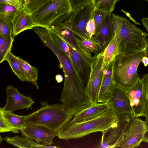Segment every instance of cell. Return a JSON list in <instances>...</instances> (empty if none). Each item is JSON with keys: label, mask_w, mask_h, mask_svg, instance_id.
<instances>
[{"label": "cell", "mask_w": 148, "mask_h": 148, "mask_svg": "<svg viewBox=\"0 0 148 148\" xmlns=\"http://www.w3.org/2000/svg\"><path fill=\"white\" fill-rule=\"evenodd\" d=\"M3 139V138L1 136H0V143H1Z\"/></svg>", "instance_id": "obj_44"}, {"label": "cell", "mask_w": 148, "mask_h": 148, "mask_svg": "<svg viewBox=\"0 0 148 148\" xmlns=\"http://www.w3.org/2000/svg\"><path fill=\"white\" fill-rule=\"evenodd\" d=\"M4 2L15 7L18 10L23 8L22 0H2Z\"/></svg>", "instance_id": "obj_37"}, {"label": "cell", "mask_w": 148, "mask_h": 148, "mask_svg": "<svg viewBox=\"0 0 148 148\" xmlns=\"http://www.w3.org/2000/svg\"><path fill=\"white\" fill-rule=\"evenodd\" d=\"M114 34L112 14H106L99 32L94 36L100 45V52H103Z\"/></svg>", "instance_id": "obj_20"}, {"label": "cell", "mask_w": 148, "mask_h": 148, "mask_svg": "<svg viewBox=\"0 0 148 148\" xmlns=\"http://www.w3.org/2000/svg\"><path fill=\"white\" fill-rule=\"evenodd\" d=\"M20 130L23 137L42 143V145L53 144V138L58 136V132L45 126L38 125L25 126Z\"/></svg>", "instance_id": "obj_13"}, {"label": "cell", "mask_w": 148, "mask_h": 148, "mask_svg": "<svg viewBox=\"0 0 148 148\" xmlns=\"http://www.w3.org/2000/svg\"><path fill=\"white\" fill-rule=\"evenodd\" d=\"M94 7L92 1L83 4L71 12V22L73 30L90 38L86 30L87 24L92 18Z\"/></svg>", "instance_id": "obj_9"}, {"label": "cell", "mask_w": 148, "mask_h": 148, "mask_svg": "<svg viewBox=\"0 0 148 148\" xmlns=\"http://www.w3.org/2000/svg\"><path fill=\"white\" fill-rule=\"evenodd\" d=\"M12 35L5 37L0 36V63L3 62L11 51L14 40Z\"/></svg>", "instance_id": "obj_26"}, {"label": "cell", "mask_w": 148, "mask_h": 148, "mask_svg": "<svg viewBox=\"0 0 148 148\" xmlns=\"http://www.w3.org/2000/svg\"><path fill=\"white\" fill-rule=\"evenodd\" d=\"M44 44L54 53L60 62L59 67L62 68L64 74V82L62 92L74 94L85 90L86 86L83 82L73 64L71 59L49 37L43 42Z\"/></svg>", "instance_id": "obj_4"}, {"label": "cell", "mask_w": 148, "mask_h": 148, "mask_svg": "<svg viewBox=\"0 0 148 148\" xmlns=\"http://www.w3.org/2000/svg\"><path fill=\"white\" fill-rule=\"evenodd\" d=\"M107 13L103 11L94 8L93 12L92 17L95 25V32L94 36L98 34Z\"/></svg>", "instance_id": "obj_33"}, {"label": "cell", "mask_w": 148, "mask_h": 148, "mask_svg": "<svg viewBox=\"0 0 148 148\" xmlns=\"http://www.w3.org/2000/svg\"><path fill=\"white\" fill-rule=\"evenodd\" d=\"M17 11L14 6L0 0V14L12 19Z\"/></svg>", "instance_id": "obj_34"}, {"label": "cell", "mask_w": 148, "mask_h": 148, "mask_svg": "<svg viewBox=\"0 0 148 148\" xmlns=\"http://www.w3.org/2000/svg\"><path fill=\"white\" fill-rule=\"evenodd\" d=\"M146 130V123L139 118H134L125 135L121 147L134 148L139 146Z\"/></svg>", "instance_id": "obj_14"}, {"label": "cell", "mask_w": 148, "mask_h": 148, "mask_svg": "<svg viewBox=\"0 0 148 148\" xmlns=\"http://www.w3.org/2000/svg\"><path fill=\"white\" fill-rule=\"evenodd\" d=\"M49 0H22L23 8L31 14L37 9Z\"/></svg>", "instance_id": "obj_31"}, {"label": "cell", "mask_w": 148, "mask_h": 148, "mask_svg": "<svg viewBox=\"0 0 148 148\" xmlns=\"http://www.w3.org/2000/svg\"><path fill=\"white\" fill-rule=\"evenodd\" d=\"M48 28L50 36L53 40L68 57L71 59L69 48L66 42L56 32L49 27Z\"/></svg>", "instance_id": "obj_30"}, {"label": "cell", "mask_w": 148, "mask_h": 148, "mask_svg": "<svg viewBox=\"0 0 148 148\" xmlns=\"http://www.w3.org/2000/svg\"><path fill=\"white\" fill-rule=\"evenodd\" d=\"M86 30L90 38L94 36L95 32V25L93 17L88 22L86 26Z\"/></svg>", "instance_id": "obj_36"}, {"label": "cell", "mask_w": 148, "mask_h": 148, "mask_svg": "<svg viewBox=\"0 0 148 148\" xmlns=\"http://www.w3.org/2000/svg\"><path fill=\"white\" fill-rule=\"evenodd\" d=\"M1 112L5 119L14 128L20 130L25 126V120L26 116H20L12 112L4 111L0 108Z\"/></svg>", "instance_id": "obj_25"}, {"label": "cell", "mask_w": 148, "mask_h": 148, "mask_svg": "<svg viewBox=\"0 0 148 148\" xmlns=\"http://www.w3.org/2000/svg\"><path fill=\"white\" fill-rule=\"evenodd\" d=\"M74 38L77 45L87 53L94 54L96 56L100 53V45L94 36L91 38L86 37L73 30Z\"/></svg>", "instance_id": "obj_21"}, {"label": "cell", "mask_w": 148, "mask_h": 148, "mask_svg": "<svg viewBox=\"0 0 148 148\" xmlns=\"http://www.w3.org/2000/svg\"><path fill=\"white\" fill-rule=\"evenodd\" d=\"M4 140L8 143L19 148H40L42 145L32 139L18 135L11 137L6 136Z\"/></svg>", "instance_id": "obj_24"}, {"label": "cell", "mask_w": 148, "mask_h": 148, "mask_svg": "<svg viewBox=\"0 0 148 148\" xmlns=\"http://www.w3.org/2000/svg\"><path fill=\"white\" fill-rule=\"evenodd\" d=\"M120 27L121 40L119 46V53L127 55L144 50L148 34L136 27L126 18L114 14Z\"/></svg>", "instance_id": "obj_5"}, {"label": "cell", "mask_w": 148, "mask_h": 148, "mask_svg": "<svg viewBox=\"0 0 148 148\" xmlns=\"http://www.w3.org/2000/svg\"><path fill=\"white\" fill-rule=\"evenodd\" d=\"M146 47L145 49V56H148V38L146 39Z\"/></svg>", "instance_id": "obj_42"}, {"label": "cell", "mask_w": 148, "mask_h": 148, "mask_svg": "<svg viewBox=\"0 0 148 148\" xmlns=\"http://www.w3.org/2000/svg\"><path fill=\"white\" fill-rule=\"evenodd\" d=\"M133 117L131 113L119 115L117 121L102 132L99 147L103 148L120 147Z\"/></svg>", "instance_id": "obj_7"}, {"label": "cell", "mask_w": 148, "mask_h": 148, "mask_svg": "<svg viewBox=\"0 0 148 148\" xmlns=\"http://www.w3.org/2000/svg\"><path fill=\"white\" fill-rule=\"evenodd\" d=\"M145 49L127 55L119 54L114 60V77L116 84L126 90L139 78L137 70L143 57Z\"/></svg>", "instance_id": "obj_3"}, {"label": "cell", "mask_w": 148, "mask_h": 148, "mask_svg": "<svg viewBox=\"0 0 148 148\" xmlns=\"http://www.w3.org/2000/svg\"><path fill=\"white\" fill-rule=\"evenodd\" d=\"M145 122L146 123V130L143 140V142L148 143V120H146Z\"/></svg>", "instance_id": "obj_39"}, {"label": "cell", "mask_w": 148, "mask_h": 148, "mask_svg": "<svg viewBox=\"0 0 148 148\" xmlns=\"http://www.w3.org/2000/svg\"><path fill=\"white\" fill-rule=\"evenodd\" d=\"M12 19L0 14V36L5 37L12 35Z\"/></svg>", "instance_id": "obj_29"}, {"label": "cell", "mask_w": 148, "mask_h": 148, "mask_svg": "<svg viewBox=\"0 0 148 148\" xmlns=\"http://www.w3.org/2000/svg\"><path fill=\"white\" fill-rule=\"evenodd\" d=\"M108 101L111 108L118 115L133 113L126 90L116 84Z\"/></svg>", "instance_id": "obj_15"}, {"label": "cell", "mask_w": 148, "mask_h": 148, "mask_svg": "<svg viewBox=\"0 0 148 148\" xmlns=\"http://www.w3.org/2000/svg\"><path fill=\"white\" fill-rule=\"evenodd\" d=\"M71 12L61 16L49 27L57 33L68 44L79 51L88 54L77 45L74 37L71 22Z\"/></svg>", "instance_id": "obj_11"}, {"label": "cell", "mask_w": 148, "mask_h": 148, "mask_svg": "<svg viewBox=\"0 0 148 148\" xmlns=\"http://www.w3.org/2000/svg\"><path fill=\"white\" fill-rule=\"evenodd\" d=\"M114 60L104 67L103 75L98 98V102L108 101L116 84L114 77Z\"/></svg>", "instance_id": "obj_17"}, {"label": "cell", "mask_w": 148, "mask_h": 148, "mask_svg": "<svg viewBox=\"0 0 148 148\" xmlns=\"http://www.w3.org/2000/svg\"><path fill=\"white\" fill-rule=\"evenodd\" d=\"M119 43L114 34L113 37L102 52L103 64L104 67L112 62L116 57L119 54Z\"/></svg>", "instance_id": "obj_23"}, {"label": "cell", "mask_w": 148, "mask_h": 148, "mask_svg": "<svg viewBox=\"0 0 148 148\" xmlns=\"http://www.w3.org/2000/svg\"><path fill=\"white\" fill-rule=\"evenodd\" d=\"M5 60L8 62L11 69L21 81L31 82V80L20 64L16 56L10 51L7 56Z\"/></svg>", "instance_id": "obj_22"}, {"label": "cell", "mask_w": 148, "mask_h": 148, "mask_svg": "<svg viewBox=\"0 0 148 148\" xmlns=\"http://www.w3.org/2000/svg\"><path fill=\"white\" fill-rule=\"evenodd\" d=\"M129 98L134 118L144 116L143 90L140 77L129 88L126 90Z\"/></svg>", "instance_id": "obj_16"}, {"label": "cell", "mask_w": 148, "mask_h": 148, "mask_svg": "<svg viewBox=\"0 0 148 148\" xmlns=\"http://www.w3.org/2000/svg\"><path fill=\"white\" fill-rule=\"evenodd\" d=\"M141 61L143 64L145 66H147L148 65V57L145 56H144Z\"/></svg>", "instance_id": "obj_41"}, {"label": "cell", "mask_w": 148, "mask_h": 148, "mask_svg": "<svg viewBox=\"0 0 148 148\" xmlns=\"http://www.w3.org/2000/svg\"><path fill=\"white\" fill-rule=\"evenodd\" d=\"M119 115L112 108L95 118L78 123L70 121L66 123L58 131V137L66 140L83 137L91 133L103 132L118 121Z\"/></svg>", "instance_id": "obj_1"}, {"label": "cell", "mask_w": 148, "mask_h": 148, "mask_svg": "<svg viewBox=\"0 0 148 148\" xmlns=\"http://www.w3.org/2000/svg\"><path fill=\"white\" fill-rule=\"evenodd\" d=\"M55 79L58 83L62 82L63 79L62 76L60 74H57L55 76Z\"/></svg>", "instance_id": "obj_40"}, {"label": "cell", "mask_w": 148, "mask_h": 148, "mask_svg": "<svg viewBox=\"0 0 148 148\" xmlns=\"http://www.w3.org/2000/svg\"><path fill=\"white\" fill-rule=\"evenodd\" d=\"M66 42L69 48L74 66L86 87L90 76L91 65L95 57L91 54L80 52Z\"/></svg>", "instance_id": "obj_10"}, {"label": "cell", "mask_w": 148, "mask_h": 148, "mask_svg": "<svg viewBox=\"0 0 148 148\" xmlns=\"http://www.w3.org/2000/svg\"><path fill=\"white\" fill-rule=\"evenodd\" d=\"M72 11L70 0H49L31 14L37 26L49 27L60 17Z\"/></svg>", "instance_id": "obj_6"}, {"label": "cell", "mask_w": 148, "mask_h": 148, "mask_svg": "<svg viewBox=\"0 0 148 148\" xmlns=\"http://www.w3.org/2000/svg\"><path fill=\"white\" fill-rule=\"evenodd\" d=\"M41 104L42 106L39 109L27 115L25 126L41 125L58 132L73 116V114L65 110L62 104L50 105L47 102H42Z\"/></svg>", "instance_id": "obj_2"}, {"label": "cell", "mask_w": 148, "mask_h": 148, "mask_svg": "<svg viewBox=\"0 0 148 148\" xmlns=\"http://www.w3.org/2000/svg\"><path fill=\"white\" fill-rule=\"evenodd\" d=\"M146 1H147L148 2V0H145Z\"/></svg>", "instance_id": "obj_45"}, {"label": "cell", "mask_w": 148, "mask_h": 148, "mask_svg": "<svg viewBox=\"0 0 148 148\" xmlns=\"http://www.w3.org/2000/svg\"><path fill=\"white\" fill-rule=\"evenodd\" d=\"M20 130L10 125L4 118L1 112H0V132H12L18 133Z\"/></svg>", "instance_id": "obj_35"}, {"label": "cell", "mask_w": 148, "mask_h": 148, "mask_svg": "<svg viewBox=\"0 0 148 148\" xmlns=\"http://www.w3.org/2000/svg\"><path fill=\"white\" fill-rule=\"evenodd\" d=\"M119 0H92L94 8L112 14L116 3Z\"/></svg>", "instance_id": "obj_28"}, {"label": "cell", "mask_w": 148, "mask_h": 148, "mask_svg": "<svg viewBox=\"0 0 148 148\" xmlns=\"http://www.w3.org/2000/svg\"><path fill=\"white\" fill-rule=\"evenodd\" d=\"M95 57V59L91 65L90 76L86 90V93L93 105L98 102V95L104 67L102 52L100 53Z\"/></svg>", "instance_id": "obj_8"}, {"label": "cell", "mask_w": 148, "mask_h": 148, "mask_svg": "<svg viewBox=\"0 0 148 148\" xmlns=\"http://www.w3.org/2000/svg\"><path fill=\"white\" fill-rule=\"evenodd\" d=\"M13 25L12 36L14 37L22 32L32 29L37 26L31 14L23 8L18 10L12 20Z\"/></svg>", "instance_id": "obj_19"}, {"label": "cell", "mask_w": 148, "mask_h": 148, "mask_svg": "<svg viewBox=\"0 0 148 148\" xmlns=\"http://www.w3.org/2000/svg\"><path fill=\"white\" fill-rule=\"evenodd\" d=\"M144 104V116L148 120V73L144 75L141 79Z\"/></svg>", "instance_id": "obj_32"}, {"label": "cell", "mask_w": 148, "mask_h": 148, "mask_svg": "<svg viewBox=\"0 0 148 148\" xmlns=\"http://www.w3.org/2000/svg\"><path fill=\"white\" fill-rule=\"evenodd\" d=\"M72 11L81 5L92 1L91 0H70Z\"/></svg>", "instance_id": "obj_38"}, {"label": "cell", "mask_w": 148, "mask_h": 148, "mask_svg": "<svg viewBox=\"0 0 148 148\" xmlns=\"http://www.w3.org/2000/svg\"><path fill=\"white\" fill-rule=\"evenodd\" d=\"M6 92V103L4 107L1 108L3 111L13 112L19 109L32 108L31 106L34 103L29 95H23L17 88L11 85L7 86Z\"/></svg>", "instance_id": "obj_12"}, {"label": "cell", "mask_w": 148, "mask_h": 148, "mask_svg": "<svg viewBox=\"0 0 148 148\" xmlns=\"http://www.w3.org/2000/svg\"><path fill=\"white\" fill-rule=\"evenodd\" d=\"M40 148H58V147L56 146H53L51 144H48V145H42L41 146Z\"/></svg>", "instance_id": "obj_43"}, {"label": "cell", "mask_w": 148, "mask_h": 148, "mask_svg": "<svg viewBox=\"0 0 148 148\" xmlns=\"http://www.w3.org/2000/svg\"><path fill=\"white\" fill-rule=\"evenodd\" d=\"M111 109V106L108 101L98 102L75 114L70 121L76 123L90 120L101 115Z\"/></svg>", "instance_id": "obj_18"}, {"label": "cell", "mask_w": 148, "mask_h": 148, "mask_svg": "<svg viewBox=\"0 0 148 148\" xmlns=\"http://www.w3.org/2000/svg\"><path fill=\"white\" fill-rule=\"evenodd\" d=\"M92 0H91V1H92Z\"/></svg>", "instance_id": "obj_46"}, {"label": "cell", "mask_w": 148, "mask_h": 148, "mask_svg": "<svg viewBox=\"0 0 148 148\" xmlns=\"http://www.w3.org/2000/svg\"><path fill=\"white\" fill-rule=\"evenodd\" d=\"M16 57L30 78L31 82L38 89L37 82L38 77V69L31 66L27 61L23 60L19 57L16 56Z\"/></svg>", "instance_id": "obj_27"}]
</instances>
